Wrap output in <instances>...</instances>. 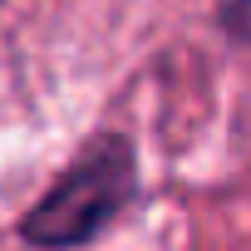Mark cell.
<instances>
[{"mask_svg":"<svg viewBox=\"0 0 251 251\" xmlns=\"http://www.w3.org/2000/svg\"><path fill=\"white\" fill-rule=\"evenodd\" d=\"M128 192H133V153H128V143L108 138V143L89 148L59 177V187L25 217L20 231L35 246H79L128 202Z\"/></svg>","mask_w":251,"mask_h":251,"instance_id":"obj_1","label":"cell"}]
</instances>
